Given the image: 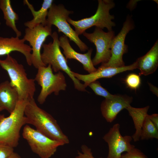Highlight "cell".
Returning a JSON list of instances; mask_svg holds the SVG:
<instances>
[{"label": "cell", "instance_id": "cell-1", "mask_svg": "<svg viewBox=\"0 0 158 158\" xmlns=\"http://www.w3.org/2000/svg\"><path fill=\"white\" fill-rule=\"evenodd\" d=\"M24 115L27 124L33 125L38 131L64 144L69 143L68 137L63 132L56 121L51 115L39 107L34 98L28 101L25 108Z\"/></svg>", "mask_w": 158, "mask_h": 158}, {"label": "cell", "instance_id": "cell-2", "mask_svg": "<svg viewBox=\"0 0 158 158\" xmlns=\"http://www.w3.org/2000/svg\"><path fill=\"white\" fill-rule=\"evenodd\" d=\"M28 101L19 100L14 109L7 117L0 115V144L13 148L18 145L20 129L27 124L24 110Z\"/></svg>", "mask_w": 158, "mask_h": 158}, {"label": "cell", "instance_id": "cell-3", "mask_svg": "<svg viewBox=\"0 0 158 158\" xmlns=\"http://www.w3.org/2000/svg\"><path fill=\"white\" fill-rule=\"evenodd\" d=\"M0 65L7 71L11 83L17 89L19 100H29L34 98L36 90L35 80L28 78L22 64L8 54L5 59H0Z\"/></svg>", "mask_w": 158, "mask_h": 158}, {"label": "cell", "instance_id": "cell-4", "mask_svg": "<svg viewBox=\"0 0 158 158\" xmlns=\"http://www.w3.org/2000/svg\"><path fill=\"white\" fill-rule=\"evenodd\" d=\"M51 36L53 40V42L48 44H44L42 46L43 51L41 54V57L42 62L46 66L47 65H51L54 72L63 71L72 80L75 89L80 91H86L84 84L74 76L72 71L68 65L67 59L61 51L57 33L54 31Z\"/></svg>", "mask_w": 158, "mask_h": 158}, {"label": "cell", "instance_id": "cell-5", "mask_svg": "<svg viewBox=\"0 0 158 158\" xmlns=\"http://www.w3.org/2000/svg\"><path fill=\"white\" fill-rule=\"evenodd\" d=\"M98 7L94 15L90 17L78 20H74L69 17L67 21L75 28V31L78 36L93 26L102 29L106 28L108 31L112 30L115 26V23L112 21L114 16L110 14L111 9L115 6V4L111 0H99Z\"/></svg>", "mask_w": 158, "mask_h": 158}, {"label": "cell", "instance_id": "cell-6", "mask_svg": "<svg viewBox=\"0 0 158 158\" xmlns=\"http://www.w3.org/2000/svg\"><path fill=\"white\" fill-rule=\"evenodd\" d=\"M37 69L35 80L41 89L37 100L42 104L49 95L53 93L58 95L60 91L66 90L67 85L63 73L60 71L54 73L51 65L40 67Z\"/></svg>", "mask_w": 158, "mask_h": 158}, {"label": "cell", "instance_id": "cell-7", "mask_svg": "<svg viewBox=\"0 0 158 158\" xmlns=\"http://www.w3.org/2000/svg\"><path fill=\"white\" fill-rule=\"evenodd\" d=\"M73 13V11L66 9L62 4L56 5L53 4L48 11L47 25L56 26L59 32L63 33L70 41H73L81 51H85L88 50V47L81 40L67 21L69 15Z\"/></svg>", "mask_w": 158, "mask_h": 158}, {"label": "cell", "instance_id": "cell-8", "mask_svg": "<svg viewBox=\"0 0 158 158\" xmlns=\"http://www.w3.org/2000/svg\"><path fill=\"white\" fill-rule=\"evenodd\" d=\"M22 135L32 150L41 158H50L58 147L65 145L61 141L49 138L28 125L24 127Z\"/></svg>", "mask_w": 158, "mask_h": 158}, {"label": "cell", "instance_id": "cell-9", "mask_svg": "<svg viewBox=\"0 0 158 158\" xmlns=\"http://www.w3.org/2000/svg\"><path fill=\"white\" fill-rule=\"evenodd\" d=\"M83 34L96 46V54L92 60L94 66L107 62L111 57V44L115 36L114 32L112 30L105 32L102 29L96 27L93 33L85 32Z\"/></svg>", "mask_w": 158, "mask_h": 158}, {"label": "cell", "instance_id": "cell-10", "mask_svg": "<svg viewBox=\"0 0 158 158\" xmlns=\"http://www.w3.org/2000/svg\"><path fill=\"white\" fill-rule=\"evenodd\" d=\"M51 26L42 24L32 28H27L23 38L28 42L32 49L31 55L32 65L36 68L46 66L41 57V50L47 37L52 35Z\"/></svg>", "mask_w": 158, "mask_h": 158}, {"label": "cell", "instance_id": "cell-11", "mask_svg": "<svg viewBox=\"0 0 158 158\" xmlns=\"http://www.w3.org/2000/svg\"><path fill=\"white\" fill-rule=\"evenodd\" d=\"M134 28L135 25L132 18L129 15H128L121 31L112 41L110 59L107 62L102 63V65L113 68L121 67L125 66L123 56L128 51V46L125 43V39L127 34Z\"/></svg>", "mask_w": 158, "mask_h": 158}, {"label": "cell", "instance_id": "cell-12", "mask_svg": "<svg viewBox=\"0 0 158 158\" xmlns=\"http://www.w3.org/2000/svg\"><path fill=\"white\" fill-rule=\"evenodd\" d=\"M120 127L118 123L114 124L103 137L109 147L106 158H120L123 152H129L135 147L130 143L132 136L121 135Z\"/></svg>", "mask_w": 158, "mask_h": 158}, {"label": "cell", "instance_id": "cell-13", "mask_svg": "<svg viewBox=\"0 0 158 158\" xmlns=\"http://www.w3.org/2000/svg\"><path fill=\"white\" fill-rule=\"evenodd\" d=\"M133 98L127 95H114L112 98L105 99L102 102V114L106 121L113 122L122 110L130 105Z\"/></svg>", "mask_w": 158, "mask_h": 158}, {"label": "cell", "instance_id": "cell-14", "mask_svg": "<svg viewBox=\"0 0 158 158\" xmlns=\"http://www.w3.org/2000/svg\"><path fill=\"white\" fill-rule=\"evenodd\" d=\"M137 68L135 61L129 65L119 68L106 67L101 65L95 71L87 74H80L73 71L72 73L75 78L84 82V85L86 88L90 83L99 79L110 78L119 73Z\"/></svg>", "mask_w": 158, "mask_h": 158}, {"label": "cell", "instance_id": "cell-15", "mask_svg": "<svg viewBox=\"0 0 158 158\" xmlns=\"http://www.w3.org/2000/svg\"><path fill=\"white\" fill-rule=\"evenodd\" d=\"M25 41L23 38L20 39L17 36L0 37V56L7 55L13 51H18L24 56L28 65L31 66L32 49L30 45L25 44Z\"/></svg>", "mask_w": 158, "mask_h": 158}, {"label": "cell", "instance_id": "cell-16", "mask_svg": "<svg viewBox=\"0 0 158 158\" xmlns=\"http://www.w3.org/2000/svg\"><path fill=\"white\" fill-rule=\"evenodd\" d=\"M59 45L63 49V53L66 59H73L83 65L84 69L89 73L95 71V68L91 59L92 49L90 48L85 54H82L75 51L71 47L68 38L63 35L59 38Z\"/></svg>", "mask_w": 158, "mask_h": 158}, {"label": "cell", "instance_id": "cell-17", "mask_svg": "<svg viewBox=\"0 0 158 158\" xmlns=\"http://www.w3.org/2000/svg\"><path fill=\"white\" fill-rule=\"evenodd\" d=\"M19 100L16 88L6 80L0 83V107L11 113L14 109Z\"/></svg>", "mask_w": 158, "mask_h": 158}, {"label": "cell", "instance_id": "cell-18", "mask_svg": "<svg viewBox=\"0 0 158 158\" xmlns=\"http://www.w3.org/2000/svg\"><path fill=\"white\" fill-rule=\"evenodd\" d=\"M137 68L140 70L139 75H147L154 73L158 66V41L157 40L150 49L136 61Z\"/></svg>", "mask_w": 158, "mask_h": 158}, {"label": "cell", "instance_id": "cell-19", "mask_svg": "<svg viewBox=\"0 0 158 158\" xmlns=\"http://www.w3.org/2000/svg\"><path fill=\"white\" fill-rule=\"evenodd\" d=\"M53 1L52 0H44L40 8L36 11L28 0H24V4L27 6L33 16L32 20L24 23V25L27 28H32L40 24L47 25V18L48 11Z\"/></svg>", "mask_w": 158, "mask_h": 158}, {"label": "cell", "instance_id": "cell-20", "mask_svg": "<svg viewBox=\"0 0 158 158\" xmlns=\"http://www.w3.org/2000/svg\"><path fill=\"white\" fill-rule=\"evenodd\" d=\"M149 108L148 106L143 108H137L130 105L126 108L132 118L135 129V133L132 136L134 142L138 141L140 140L142 128L145 119L148 114L147 112Z\"/></svg>", "mask_w": 158, "mask_h": 158}, {"label": "cell", "instance_id": "cell-21", "mask_svg": "<svg viewBox=\"0 0 158 158\" xmlns=\"http://www.w3.org/2000/svg\"><path fill=\"white\" fill-rule=\"evenodd\" d=\"M0 9L3 13L6 25L13 30L16 36L19 37L21 35V32L18 30L16 24L19 19V16L12 8L11 1L0 0Z\"/></svg>", "mask_w": 158, "mask_h": 158}, {"label": "cell", "instance_id": "cell-22", "mask_svg": "<svg viewBox=\"0 0 158 158\" xmlns=\"http://www.w3.org/2000/svg\"><path fill=\"white\" fill-rule=\"evenodd\" d=\"M148 115L145 119L142 128L140 137V140H141L158 139V129L151 121Z\"/></svg>", "mask_w": 158, "mask_h": 158}, {"label": "cell", "instance_id": "cell-23", "mask_svg": "<svg viewBox=\"0 0 158 158\" xmlns=\"http://www.w3.org/2000/svg\"><path fill=\"white\" fill-rule=\"evenodd\" d=\"M97 95L102 96L105 99H109L114 95L110 94L103 87L99 82L96 81L90 83L88 86Z\"/></svg>", "mask_w": 158, "mask_h": 158}, {"label": "cell", "instance_id": "cell-24", "mask_svg": "<svg viewBox=\"0 0 158 158\" xmlns=\"http://www.w3.org/2000/svg\"><path fill=\"white\" fill-rule=\"evenodd\" d=\"M125 81L128 87L135 90L139 87L141 83L140 75L133 73L128 75L125 78Z\"/></svg>", "mask_w": 158, "mask_h": 158}, {"label": "cell", "instance_id": "cell-25", "mask_svg": "<svg viewBox=\"0 0 158 158\" xmlns=\"http://www.w3.org/2000/svg\"><path fill=\"white\" fill-rule=\"evenodd\" d=\"M120 158H148V157L140 150L135 147L129 151L122 154Z\"/></svg>", "mask_w": 158, "mask_h": 158}, {"label": "cell", "instance_id": "cell-26", "mask_svg": "<svg viewBox=\"0 0 158 158\" xmlns=\"http://www.w3.org/2000/svg\"><path fill=\"white\" fill-rule=\"evenodd\" d=\"M81 148L82 152L78 151V155L75 158H95L93 155L91 149L86 145H82Z\"/></svg>", "mask_w": 158, "mask_h": 158}, {"label": "cell", "instance_id": "cell-27", "mask_svg": "<svg viewBox=\"0 0 158 158\" xmlns=\"http://www.w3.org/2000/svg\"><path fill=\"white\" fill-rule=\"evenodd\" d=\"M14 152V148L0 144V158H8Z\"/></svg>", "mask_w": 158, "mask_h": 158}, {"label": "cell", "instance_id": "cell-28", "mask_svg": "<svg viewBox=\"0 0 158 158\" xmlns=\"http://www.w3.org/2000/svg\"><path fill=\"white\" fill-rule=\"evenodd\" d=\"M148 117L153 124L158 129V114H154L148 115Z\"/></svg>", "mask_w": 158, "mask_h": 158}, {"label": "cell", "instance_id": "cell-29", "mask_svg": "<svg viewBox=\"0 0 158 158\" xmlns=\"http://www.w3.org/2000/svg\"><path fill=\"white\" fill-rule=\"evenodd\" d=\"M138 1V0L130 1L127 5V8L130 10H133L136 7L137 2Z\"/></svg>", "mask_w": 158, "mask_h": 158}, {"label": "cell", "instance_id": "cell-30", "mask_svg": "<svg viewBox=\"0 0 158 158\" xmlns=\"http://www.w3.org/2000/svg\"><path fill=\"white\" fill-rule=\"evenodd\" d=\"M150 89L152 92L158 96V88L155 86L150 83H148Z\"/></svg>", "mask_w": 158, "mask_h": 158}, {"label": "cell", "instance_id": "cell-31", "mask_svg": "<svg viewBox=\"0 0 158 158\" xmlns=\"http://www.w3.org/2000/svg\"><path fill=\"white\" fill-rule=\"evenodd\" d=\"M8 158H21L20 156L14 152Z\"/></svg>", "mask_w": 158, "mask_h": 158}, {"label": "cell", "instance_id": "cell-32", "mask_svg": "<svg viewBox=\"0 0 158 158\" xmlns=\"http://www.w3.org/2000/svg\"><path fill=\"white\" fill-rule=\"evenodd\" d=\"M3 110V109L0 107V112Z\"/></svg>", "mask_w": 158, "mask_h": 158}]
</instances>
